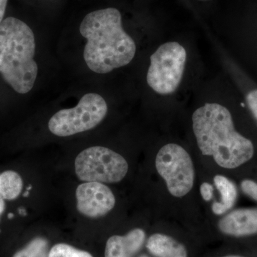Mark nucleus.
<instances>
[{
  "label": "nucleus",
  "instance_id": "obj_1",
  "mask_svg": "<svg viewBox=\"0 0 257 257\" xmlns=\"http://www.w3.org/2000/svg\"><path fill=\"white\" fill-rule=\"evenodd\" d=\"M79 32L87 41L84 61L95 73H109L124 67L136 54V44L124 31L121 13L116 8L91 12L83 19Z\"/></svg>",
  "mask_w": 257,
  "mask_h": 257
},
{
  "label": "nucleus",
  "instance_id": "obj_2",
  "mask_svg": "<svg viewBox=\"0 0 257 257\" xmlns=\"http://www.w3.org/2000/svg\"><path fill=\"white\" fill-rule=\"evenodd\" d=\"M192 126L198 147L217 165L234 169L252 158V143L235 130L231 113L217 103H207L192 115Z\"/></svg>",
  "mask_w": 257,
  "mask_h": 257
},
{
  "label": "nucleus",
  "instance_id": "obj_3",
  "mask_svg": "<svg viewBox=\"0 0 257 257\" xmlns=\"http://www.w3.org/2000/svg\"><path fill=\"white\" fill-rule=\"evenodd\" d=\"M35 35L26 23L10 17L0 24V73L19 94H27L35 85Z\"/></svg>",
  "mask_w": 257,
  "mask_h": 257
},
{
  "label": "nucleus",
  "instance_id": "obj_4",
  "mask_svg": "<svg viewBox=\"0 0 257 257\" xmlns=\"http://www.w3.org/2000/svg\"><path fill=\"white\" fill-rule=\"evenodd\" d=\"M108 106L103 96L88 93L73 108L57 111L51 117L49 130L56 136L69 137L95 127L107 114Z\"/></svg>",
  "mask_w": 257,
  "mask_h": 257
},
{
  "label": "nucleus",
  "instance_id": "obj_5",
  "mask_svg": "<svg viewBox=\"0 0 257 257\" xmlns=\"http://www.w3.org/2000/svg\"><path fill=\"white\" fill-rule=\"evenodd\" d=\"M187 61V52L178 42L163 44L150 57L147 72L149 86L160 94H172L177 90Z\"/></svg>",
  "mask_w": 257,
  "mask_h": 257
},
{
  "label": "nucleus",
  "instance_id": "obj_6",
  "mask_svg": "<svg viewBox=\"0 0 257 257\" xmlns=\"http://www.w3.org/2000/svg\"><path fill=\"white\" fill-rule=\"evenodd\" d=\"M76 175L81 181L116 183L128 172L126 160L109 148L92 147L83 150L74 162Z\"/></svg>",
  "mask_w": 257,
  "mask_h": 257
},
{
  "label": "nucleus",
  "instance_id": "obj_7",
  "mask_svg": "<svg viewBox=\"0 0 257 257\" xmlns=\"http://www.w3.org/2000/svg\"><path fill=\"white\" fill-rule=\"evenodd\" d=\"M156 168L172 196L182 197L194 185V165L188 152L177 144H168L160 149L156 157Z\"/></svg>",
  "mask_w": 257,
  "mask_h": 257
},
{
  "label": "nucleus",
  "instance_id": "obj_8",
  "mask_svg": "<svg viewBox=\"0 0 257 257\" xmlns=\"http://www.w3.org/2000/svg\"><path fill=\"white\" fill-rule=\"evenodd\" d=\"M77 210L89 218L106 215L114 207L115 197L109 187L100 182H89L76 190Z\"/></svg>",
  "mask_w": 257,
  "mask_h": 257
},
{
  "label": "nucleus",
  "instance_id": "obj_9",
  "mask_svg": "<svg viewBox=\"0 0 257 257\" xmlns=\"http://www.w3.org/2000/svg\"><path fill=\"white\" fill-rule=\"evenodd\" d=\"M219 228L224 234L234 236L257 233V209H239L230 212L219 221Z\"/></svg>",
  "mask_w": 257,
  "mask_h": 257
},
{
  "label": "nucleus",
  "instance_id": "obj_10",
  "mask_svg": "<svg viewBox=\"0 0 257 257\" xmlns=\"http://www.w3.org/2000/svg\"><path fill=\"white\" fill-rule=\"evenodd\" d=\"M145 236L141 229L132 230L125 236H111L106 241L105 257H133L143 246Z\"/></svg>",
  "mask_w": 257,
  "mask_h": 257
},
{
  "label": "nucleus",
  "instance_id": "obj_11",
  "mask_svg": "<svg viewBox=\"0 0 257 257\" xmlns=\"http://www.w3.org/2000/svg\"><path fill=\"white\" fill-rule=\"evenodd\" d=\"M147 248L157 257H187L184 245L167 235H152L147 241Z\"/></svg>",
  "mask_w": 257,
  "mask_h": 257
},
{
  "label": "nucleus",
  "instance_id": "obj_12",
  "mask_svg": "<svg viewBox=\"0 0 257 257\" xmlns=\"http://www.w3.org/2000/svg\"><path fill=\"white\" fill-rule=\"evenodd\" d=\"M214 182L221 198L219 202L213 203L211 209L216 215H221L234 205L237 197V189L231 181L222 175L215 176Z\"/></svg>",
  "mask_w": 257,
  "mask_h": 257
},
{
  "label": "nucleus",
  "instance_id": "obj_13",
  "mask_svg": "<svg viewBox=\"0 0 257 257\" xmlns=\"http://www.w3.org/2000/svg\"><path fill=\"white\" fill-rule=\"evenodd\" d=\"M23 181L18 172L5 171L0 175V195L5 200H14L21 194Z\"/></svg>",
  "mask_w": 257,
  "mask_h": 257
},
{
  "label": "nucleus",
  "instance_id": "obj_14",
  "mask_svg": "<svg viewBox=\"0 0 257 257\" xmlns=\"http://www.w3.org/2000/svg\"><path fill=\"white\" fill-rule=\"evenodd\" d=\"M49 243L45 238L36 237L13 257H48Z\"/></svg>",
  "mask_w": 257,
  "mask_h": 257
},
{
  "label": "nucleus",
  "instance_id": "obj_15",
  "mask_svg": "<svg viewBox=\"0 0 257 257\" xmlns=\"http://www.w3.org/2000/svg\"><path fill=\"white\" fill-rule=\"evenodd\" d=\"M48 257H93L86 251L77 249L67 243H57L52 246Z\"/></svg>",
  "mask_w": 257,
  "mask_h": 257
},
{
  "label": "nucleus",
  "instance_id": "obj_16",
  "mask_svg": "<svg viewBox=\"0 0 257 257\" xmlns=\"http://www.w3.org/2000/svg\"><path fill=\"white\" fill-rule=\"evenodd\" d=\"M241 189L245 194L257 201V184L252 180L246 179L241 182Z\"/></svg>",
  "mask_w": 257,
  "mask_h": 257
},
{
  "label": "nucleus",
  "instance_id": "obj_17",
  "mask_svg": "<svg viewBox=\"0 0 257 257\" xmlns=\"http://www.w3.org/2000/svg\"><path fill=\"white\" fill-rule=\"evenodd\" d=\"M246 103L250 111L257 121V89L248 92L246 97Z\"/></svg>",
  "mask_w": 257,
  "mask_h": 257
},
{
  "label": "nucleus",
  "instance_id": "obj_18",
  "mask_svg": "<svg viewBox=\"0 0 257 257\" xmlns=\"http://www.w3.org/2000/svg\"><path fill=\"white\" fill-rule=\"evenodd\" d=\"M200 193L204 200H205L206 202H209L213 198L214 188L211 184L208 182H204L201 185Z\"/></svg>",
  "mask_w": 257,
  "mask_h": 257
},
{
  "label": "nucleus",
  "instance_id": "obj_19",
  "mask_svg": "<svg viewBox=\"0 0 257 257\" xmlns=\"http://www.w3.org/2000/svg\"><path fill=\"white\" fill-rule=\"evenodd\" d=\"M8 0H0V24L3 21Z\"/></svg>",
  "mask_w": 257,
  "mask_h": 257
},
{
  "label": "nucleus",
  "instance_id": "obj_20",
  "mask_svg": "<svg viewBox=\"0 0 257 257\" xmlns=\"http://www.w3.org/2000/svg\"><path fill=\"white\" fill-rule=\"evenodd\" d=\"M5 209V199L0 195V216L3 214Z\"/></svg>",
  "mask_w": 257,
  "mask_h": 257
},
{
  "label": "nucleus",
  "instance_id": "obj_21",
  "mask_svg": "<svg viewBox=\"0 0 257 257\" xmlns=\"http://www.w3.org/2000/svg\"><path fill=\"white\" fill-rule=\"evenodd\" d=\"M28 196H29V192L27 191V192L24 194V197H28Z\"/></svg>",
  "mask_w": 257,
  "mask_h": 257
},
{
  "label": "nucleus",
  "instance_id": "obj_22",
  "mask_svg": "<svg viewBox=\"0 0 257 257\" xmlns=\"http://www.w3.org/2000/svg\"><path fill=\"white\" fill-rule=\"evenodd\" d=\"M141 257H147V256H141Z\"/></svg>",
  "mask_w": 257,
  "mask_h": 257
},
{
  "label": "nucleus",
  "instance_id": "obj_23",
  "mask_svg": "<svg viewBox=\"0 0 257 257\" xmlns=\"http://www.w3.org/2000/svg\"><path fill=\"white\" fill-rule=\"evenodd\" d=\"M228 257H237V256H228Z\"/></svg>",
  "mask_w": 257,
  "mask_h": 257
},
{
  "label": "nucleus",
  "instance_id": "obj_24",
  "mask_svg": "<svg viewBox=\"0 0 257 257\" xmlns=\"http://www.w3.org/2000/svg\"><path fill=\"white\" fill-rule=\"evenodd\" d=\"M202 1H207V0H202Z\"/></svg>",
  "mask_w": 257,
  "mask_h": 257
}]
</instances>
